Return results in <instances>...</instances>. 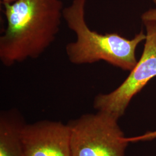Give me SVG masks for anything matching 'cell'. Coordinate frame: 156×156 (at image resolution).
<instances>
[{"instance_id": "cell-1", "label": "cell", "mask_w": 156, "mask_h": 156, "mask_svg": "<svg viewBox=\"0 0 156 156\" xmlns=\"http://www.w3.org/2000/svg\"><path fill=\"white\" fill-rule=\"evenodd\" d=\"M5 28L0 60L6 67L41 56L55 41L64 9L62 0H17L3 4Z\"/></svg>"}, {"instance_id": "cell-6", "label": "cell", "mask_w": 156, "mask_h": 156, "mask_svg": "<svg viewBox=\"0 0 156 156\" xmlns=\"http://www.w3.org/2000/svg\"><path fill=\"white\" fill-rule=\"evenodd\" d=\"M16 113L3 112L0 117V156H26L21 139L23 124Z\"/></svg>"}, {"instance_id": "cell-4", "label": "cell", "mask_w": 156, "mask_h": 156, "mask_svg": "<svg viewBox=\"0 0 156 156\" xmlns=\"http://www.w3.org/2000/svg\"><path fill=\"white\" fill-rule=\"evenodd\" d=\"M146 38L143 54L129 76L117 89L95 97L93 105L98 111L106 112L119 119L132 98L151 79L156 76V22H144Z\"/></svg>"}, {"instance_id": "cell-5", "label": "cell", "mask_w": 156, "mask_h": 156, "mask_svg": "<svg viewBox=\"0 0 156 156\" xmlns=\"http://www.w3.org/2000/svg\"><path fill=\"white\" fill-rule=\"evenodd\" d=\"M20 135L26 156H73L68 124L48 120L23 124Z\"/></svg>"}, {"instance_id": "cell-3", "label": "cell", "mask_w": 156, "mask_h": 156, "mask_svg": "<svg viewBox=\"0 0 156 156\" xmlns=\"http://www.w3.org/2000/svg\"><path fill=\"white\" fill-rule=\"evenodd\" d=\"M111 115L98 111L68 124L73 156H125L129 144Z\"/></svg>"}, {"instance_id": "cell-7", "label": "cell", "mask_w": 156, "mask_h": 156, "mask_svg": "<svg viewBox=\"0 0 156 156\" xmlns=\"http://www.w3.org/2000/svg\"><path fill=\"white\" fill-rule=\"evenodd\" d=\"M154 139H156V130L154 131L147 132L145 134L136 137L128 138V140L129 142H132L136 141H148Z\"/></svg>"}, {"instance_id": "cell-9", "label": "cell", "mask_w": 156, "mask_h": 156, "mask_svg": "<svg viewBox=\"0 0 156 156\" xmlns=\"http://www.w3.org/2000/svg\"><path fill=\"white\" fill-rule=\"evenodd\" d=\"M16 1L17 0H1V2L3 4H5V3H12Z\"/></svg>"}, {"instance_id": "cell-2", "label": "cell", "mask_w": 156, "mask_h": 156, "mask_svg": "<svg viewBox=\"0 0 156 156\" xmlns=\"http://www.w3.org/2000/svg\"><path fill=\"white\" fill-rule=\"evenodd\" d=\"M86 4V0H73L63 10L64 20L76 37L75 41L66 46L69 61L75 65H84L103 60L131 71L138 62L136 48L146 35L142 31L129 39L117 33L101 34L91 30L85 19Z\"/></svg>"}, {"instance_id": "cell-8", "label": "cell", "mask_w": 156, "mask_h": 156, "mask_svg": "<svg viewBox=\"0 0 156 156\" xmlns=\"http://www.w3.org/2000/svg\"><path fill=\"white\" fill-rule=\"evenodd\" d=\"M156 5V0H152ZM143 22L154 21L156 22V8H153L145 12L141 17Z\"/></svg>"}]
</instances>
